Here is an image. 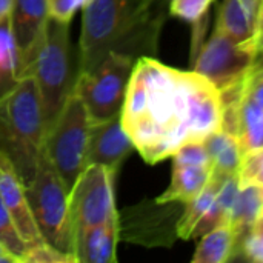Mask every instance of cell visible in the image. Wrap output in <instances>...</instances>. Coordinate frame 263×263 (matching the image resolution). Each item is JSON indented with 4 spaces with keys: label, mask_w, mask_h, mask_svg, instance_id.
Returning <instances> with one entry per match:
<instances>
[{
    "label": "cell",
    "mask_w": 263,
    "mask_h": 263,
    "mask_svg": "<svg viewBox=\"0 0 263 263\" xmlns=\"http://www.w3.org/2000/svg\"><path fill=\"white\" fill-rule=\"evenodd\" d=\"M11 6H12V0H0V23L9 17Z\"/></svg>",
    "instance_id": "cell-29"
},
{
    "label": "cell",
    "mask_w": 263,
    "mask_h": 263,
    "mask_svg": "<svg viewBox=\"0 0 263 263\" xmlns=\"http://www.w3.org/2000/svg\"><path fill=\"white\" fill-rule=\"evenodd\" d=\"M263 0H223L216 29L243 42L262 37Z\"/></svg>",
    "instance_id": "cell-14"
},
{
    "label": "cell",
    "mask_w": 263,
    "mask_h": 263,
    "mask_svg": "<svg viewBox=\"0 0 263 263\" xmlns=\"http://www.w3.org/2000/svg\"><path fill=\"white\" fill-rule=\"evenodd\" d=\"M22 77L23 68L20 54L6 18L0 23V94L12 88Z\"/></svg>",
    "instance_id": "cell-21"
},
{
    "label": "cell",
    "mask_w": 263,
    "mask_h": 263,
    "mask_svg": "<svg viewBox=\"0 0 263 263\" xmlns=\"http://www.w3.org/2000/svg\"><path fill=\"white\" fill-rule=\"evenodd\" d=\"M219 183H220V180H217L211 176V180L208 182V185L193 200H190L188 203L183 205L185 208L176 222V237H179L182 240L193 239V233H194L196 227L199 225V222L205 217V214L216 196Z\"/></svg>",
    "instance_id": "cell-20"
},
{
    "label": "cell",
    "mask_w": 263,
    "mask_h": 263,
    "mask_svg": "<svg viewBox=\"0 0 263 263\" xmlns=\"http://www.w3.org/2000/svg\"><path fill=\"white\" fill-rule=\"evenodd\" d=\"M263 219V185L251 183L239 186L230 225L234 231L236 242L239 237L247 233L256 222Z\"/></svg>",
    "instance_id": "cell-18"
},
{
    "label": "cell",
    "mask_w": 263,
    "mask_h": 263,
    "mask_svg": "<svg viewBox=\"0 0 263 263\" xmlns=\"http://www.w3.org/2000/svg\"><path fill=\"white\" fill-rule=\"evenodd\" d=\"M48 18L46 0H12L8 22L20 54L23 74L42 39Z\"/></svg>",
    "instance_id": "cell-13"
},
{
    "label": "cell",
    "mask_w": 263,
    "mask_h": 263,
    "mask_svg": "<svg viewBox=\"0 0 263 263\" xmlns=\"http://www.w3.org/2000/svg\"><path fill=\"white\" fill-rule=\"evenodd\" d=\"M25 191L42 239L54 250L76 260V231L69 208V193L43 151L34 177L25 186Z\"/></svg>",
    "instance_id": "cell-5"
},
{
    "label": "cell",
    "mask_w": 263,
    "mask_h": 263,
    "mask_svg": "<svg viewBox=\"0 0 263 263\" xmlns=\"http://www.w3.org/2000/svg\"><path fill=\"white\" fill-rule=\"evenodd\" d=\"M86 3L88 0H46L49 17L59 22H68V23L72 20L74 14L79 9H83Z\"/></svg>",
    "instance_id": "cell-28"
},
{
    "label": "cell",
    "mask_w": 263,
    "mask_h": 263,
    "mask_svg": "<svg viewBox=\"0 0 263 263\" xmlns=\"http://www.w3.org/2000/svg\"><path fill=\"white\" fill-rule=\"evenodd\" d=\"M162 2H166V3H168V0H162Z\"/></svg>",
    "instance_id": "cell-31"
},
{
    "label": "cell",
    "mask_w": 263,
    "mask_h": 263,
    "mask_svg": "<svg viewBox=\"0 0 263 263\" xmlns=\"http://www.w3.org/2000/svg\"><path fill=\"white\" fill-rule=\"evenodd\" d=\"M134 59L108 52L92 69L76 74L72 91L82 99L91 122H102L120 114Z\"/></svg>",
    "instance_id": "cell-8"
},
{
    "label": "cell",
    "mask_w": 263,
    "mask_h": 263,
    "mask_svg": "<svg viewBox=\"0 0 263 263\" xmlns=\"http://www.w3.org/2000/svg\"><path fill=\"white\" fill-rule=\"evenodd\" d=\"M120 122L142 159L156 165L222 128L220 92L206 77L143 55L134 62Z\"/></svg>",
    "instance_id": "cell-1"
},
{
    "label": "cell",
    "mask_w": 263,
    "mask_h": 263,
    "mask_svg": "<svg viewBox=\"0 0 263 263\" xmlns=\"http://www.w3.org/2000/svg\"><path fill=\"white\" fill-rule=\"evenodd\" d=\"M214 0H168L170 14L190 23H199Z\"/></svg>",
    "instance_id": "cell-25"
},
{
    "label": "cell",
    "mask_w": 263,
    "mask_h": 263,
    "mask_svg": "<svg viewBox=\"0 0 263 263\" xmlns=\"http://www.w3.org/2000/svg\"><path fill=\"white\" fill-rule=\"evenodd\" d=\"M45 119L40 96L31 76H23L0 94V153L12 163L22 183L34 177L43 151Z\"/></svg>",
    "instance_id": "cell-3"
},
{
    "label": "cell",
    "mask_w": 263,
    "mask_h": 263,
    "mask_svg": "<svg viewBox=\"0 0 263 263\" xmlns=\"http://www.w3.org/2000/svg\"><path fill=\"white\" fill-rule=\"evenodd\" d=\"M173 166H197L211 165L203 140L188 142L182 145L173 156Z\"/></svg>",
    "instance_id": "cell-26"
},
{
    "label": "cell",
    "mask_w": 263,
    "mask_h": 263,
    "mask_svg": "<svg viewBox=\"0 0 263 263\" xmlns=\"http://www.w3.org/2000/svg\"><path fill=\"white\" fill-rule=\"evenodd\" d=\"M219 92L222 129L237 137L243 153L263 149L262 59Z\"/></svg>",
    "instance_id": "cell-7"
},
{
    "label": "cell",
    "mask_w": 263,
    "mask_h": 263,
    "mask_svg": "<svg viewBox=\"0 0 263 263\" xmlns=\"http://www.w3.org/2000/svg\"><path fill=\"white\" fill-rule=\"evenodd\" d=\"M119 213L106 222L80 231L76 236V262L112 263L119 242Z\"/></svg>",
    "instance_id": "cell-15"
},
{
    "label": "cell",
    "mask_w": 263,
    "mask_h": 263,
    "mask_svg": "<svg viewBox=\"0 0 263 263\" xmlns=\"http://www.w3.org/2000/svg\"><path fill=\"white\" fill-rule=\"evenodd\" d=\"M237 250L248 262H263V219L256 222L247 233L239 237L234 247V256Z\"/></svg>",
    "instance_id": "cell-23"
},
{
    "label": "cell",
    "mask_w": 263,
    "mask_h": 263,
    "mask_svg": "<svg viewBox=\"0 0 263 263\" xmlns=\"http://www.w3.org/2000/svg\"><path fill=\"white\" fill-rule=\"evenodd\" d=\"M76 263V260L71 256H66L57 250H54L52 247H49L48 243H42L39 247L29 248L26 253V257L23 263Z\"/></svg>",
    "instance_id": "cell-27"
},
{
    "label": "cell",
    "mask_w": 263,
    "mask_h": 263,
    "mask_svg": "<svg viewBox=\"0 0 263 263\" xmlns=\"http://www.w3.org/2000/svg\"><path fill=\"white\" fill-rule=\"evenodd\" d=\"M203 143L210 156L214 179L223 180L225 177L237 174L243 149L236 136L220 128L211 133Z\"/></svg>",
    "instance_id": "cell-17"
},
{
    "label": "cell",
    "mask_w": 263,
    "mask_h": 263,
    "mask_svg": "<svg viewBox=\"0 0 263 263\" xmlns=\"http://www.w3.org/2000/svg\"><path fill=\"white\" fill-rule=\"evenodd\" d=\"M199 239L193 263H225L234 259L236 236L228 222L214 227Z\"/></svg>",
    "instance_id": "cell-19"
},
{
    "label": "cell",
    "mask_w": 263,
    "mask_h": 263,
    "mask_svg": "<svg viewBox=\"0 0 263 263\" xmlns=\"http://www.w3.org/2000/svg\"><path fill=\"white\" fill-rule=\"evenodd\" d=\"M116 173L102 165H86L69 193L76 236L117 214L114 200Z\"/></svg>",
    "instance_id": "cell-10"
},
{
    "label": "cell",
    "mask_w": 263,
    "mask_h": 263,
    "mask_svg": "<svg viewBox=\"0 0 263 263\" xmlns=\"http://www.w3.org/2000/svg\"><path fill=\"white\" fill-rule=\"evenodd\" d=\"M211 165L197 166H173L171 183L163 194H160L157 203H188L193 200L211 180Z\"/></svg>",
    "instance_id": "cell-16"
},
{
    "label": "cell",
    "mask_w": 263,
    "mask_h": 263,
    "mask_svg": "<svg viewBox=\"0 0 263 263\" xmlns=\"http://www.w3.org/2000/svg\"><path fill=\"white\" fill-rule=\"evenodd\" d=\"M0 263H17L14 260V257H11L0 245Z\"/></svg>",
    "instance_id": "cell-30"
},
{
    "label": "cell",
    "mask_w": 263,
    "mask_h": 263,
    "mask_svg": "<svg viewBox=\"0 0 263 263\" xmlns=\"http://www.w3.org/2000/svg\"><path fill=\"white\" fill-rule=\"evenodd\" d=\"M91 119L77 96L71 91L57 117L45 131L43 154L57 171L68 193L86 166V149Z\"/></svg>",
    "instance_id": "cell-6"
},
{
    "label": "cell",
    "mask_w": 263,
    "mask_h": 263,
    "mask_svg": "<svg viewBox=\"0 0 263 263\" xmlns=\"http://www.w3.org/2000/svg\"><path fill=\"white\" fill-rule=\"evenodd\" d=\"M133 149L134 145L122 126L120 114L102 122H91L86 165H102L117 173Z\"/></svg>",
    "instance_id": "cell-11"
},
{
    "label": "cell",
    "mask_w": 263,
    "mask_h": 263,
    "mask_svg": "<svg viewBox=\"0 0 263 263\" xmlns=\"http://www.w3.org/2000/svg\"><path fill=\"white\" fill-rule=\"evenodd\" d=\"M237 180L239 186L251 183L263 185V149L243 153L237 170Z\"/></svg>",
    "instance_id": "cell-24"
},
{
    "label": "cell",
    "mask_w": 263,
    "mask_h": 263,
    "mask_svg": "<svg viewBox=\"0 0 263 263\" xmlns=\"http://www.w3.org/2000/svg\"><path fill=\"white\" fill-rule=\"evenodd\" d=\"M0 245L11 257H14L15 262L23 263L28 253V245L22 239L11 214L8 213L2 200H0Z\"/></svg>",
    "instance_id": "cell-22"
},
{
    "label": "cell",
    "mask_w": 263,
    "mask_h": 263,
    "mask_svg": "<svg viewBox=\"0 0 263 263\" xmlns=\"http://www.w3.org/2000/svg\"><path fill=\"white\" fill-rule=\"evenodd\" d=\"M71 59L69 23L49 17L23 74L31 76L35 82L43 109L45 131L57 117L74 88L76 74Z\"/></svg>",
    "instance_id": "cell-4"
},
{
    "label": "cell",
    "mask_w": 263,
    "mask_h": 263,
    "mask_svg": "<svg viewBox=\"0 0 263 263\" xmlns=\"http://www.w3.org/2000/svg\"><path fill=\"white\" fill-rule=\"evenodd\" d=\"M0 200L11 214L22 239L28 245V250L46 243L42 239L34 216L31 213L25 185L22 183L12 163L3 153H0Z\"/></svg>",
    "instance_id": "cell-12"
},
{
    "label": "cell",
    "mask_w": 263,
    "mask_h": 263,
    "mask_svg": "<svg viewBox=\"0 0 263 263\" xmlns=\"http://www.w3.org/2000/svg\"><path fill=\"white\" fill-rule=\"evenodd\" d=\"M166 6L162 0H88L83 6L76 74L92 69L108 52L134 60L154 57Z\"/></svg>",
    "instance_id": "cell-2"
},
{
    "label": "cell",
    "mask_w": 263,
    "mask_h": 263,
    "mask_svg": "<svg viewBox=\"0 0 263 263\" xmlns=\"http://www.w3.org/2000/svg\"><path fill=\"white\" fill-rule=\"evenodd\" d=\"M260 59L262 37L237 42L214 29L194 60V71L220 89L243 76Z\"/></svg>",
    "instance_id": "cell-9"
}]
</instances>
